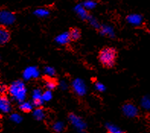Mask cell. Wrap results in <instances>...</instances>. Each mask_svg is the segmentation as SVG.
Segmentation results:
<instances>
[{
  "instance_id": "44dd1931",
  "label": "cell",
  "mask_w": 150,
  "mask_h": 133,
  "mask_svg": "<svg viewBox=\"0 0 150 133\" xmlns=\"http://www.w3.org/2000/svg\"><path fill=\"white\" fill-rule=\"evenodd\" d=\"M45 84L47 88V90H49V91H52V90H53L56 87L57 83H56L55 81L52 79V78H49V79H47V81H46Z\"/></svg>"
},
{
  "instance_id": "ffe728a7",
  "label": "cell",
  "mask_w": 150,
  "mask_h": 133,
  "mask_svg": "<svg viewBox=\"0 0 150 133\" xmlns=\"http://www.w3.org/2000/svg\"><path fill=\"white\" fill-rule=\"evenodd\" d=\"M106 128L110 133H124L117 126L111 123H107Z\"/></svg>"
},
{
  "instance_id": "5b68a950",
  "label": "cell",
  "mask_w": 150,
  "mask_h": 133,
  "mask_svg": "<svg viewBox=\"0 0 150 133\" xmlns=\"http://www.w3.org/2000/svg\"><path fill=\"white\" fill-rule=\"evenodd\" d=\"M72 88L73 91H75V93L76 94H78L79 96H83L86 94V86L85 84V82L80 78H76L72 82Z\"/></svg>"
},
{
  "instance_id": "603a6c76",
  "label": "cell",
  "mask_w": 150,
  "mask_h": 133,
  "mask_svg": "<svg viewBox=\"0 0 150 133\" xmlns=\"http://www.w3.org/2000/svg\"><path fill=\"white\" fill-rule=\"evenodd\" d=\"M53 97V94L51 91H46L45 92L42 93V100L43 101H50Z\"/></svg>"
},
{
  "instance_id": "484cf974",
  "label": "cell",
  "mask_w": 150,
  "mask_h": 133,
  "mask_svg": "<svg viewBox=\"0 0 150 133\" xmlns=\"http://www.w3.org/2000/svg\"><path fill=\"white\" fill-rule=\"evenodd\" d=\"M101 34H105V35H106V34H108V35H112V34H114V32H113L112 29L110 28V27H104L102 28V30H101Z\"/></svg>"
},
{
  "instance_id": "4316f807",
  "label": "cell",
  "mask_w": 150,
  "mask_h": 133,
  "mask_svg": "<svg viewBox=\"0 0 150 133\" xmlns=\"http://www.w3.org/2000/svg\"><path fill=\"white\" fill-rule=\"evenodd\" d=\"M95 88H96L97 91H100V92L105 91V85H104L102 83H101V82H96V83H95Z\"/></svg>"
},
{
  "instance_id": "7402d4cb",
  "label": "cell",
  "mask_w": 150,
  "mask_h": 133,
  "mask_svg": "<svg viewBox=\"0 0 150 133\" xmlns=\"http://www.w3.org/2000/svg\"><path fill=\"white\" fill-rule=\"evenodd\" d=\"M10 120L15 123H20L22 121V117L18 113H12L10 115Z\"/></svg>"
},
{
  "instance_id": "30bf717a",
  "label": "cell",
  "mask_w": 150,
  "mask_h": 133,
  "mask_svg": "<svg viewBox=\"0 0 150 133\" xmlns=\"http://www.w3.org/2000/svg\"><path fill=\"white\" fill-rule=\"evenodd\" d=\"M33 98V106L39 107L43 104V100H42V92L40 89H35L33 91L32 94Z\"/></svg>"
},
{
  "instance_id": "d6986e66",
  "label": "cell",
  "mask_w": 150,
  "mask_h": 133,
  "mask_svg": "<svg viewBox=\"0 0 150 133\" xmlns=\"http://www.w3.org/2000/svg\"><path fill=\"white\" fill-rule=\"evenodd\" d=\"M34 15L36 16H38V17L45 18L49 15L50 12L48 10L45 9V8H38V9L34 11Z\"/></svg>"
},
{
  "instance_id": "ba28073f",
  "label": "cell",
  "mask_w": 150,
  "mask_h": 133,
  "mask_svg": "<svg viewBox=\"0 0 150 133\" xmlns=\"http://www.w3.org/2000/svg\"><path fill=\"white\" fill-rule=\"evenodd\" d=\"M40 72L36 67L30 66L27 68L23 73V77L26 80H29L30 78H36L39 76Z\"/></svg>"
},
{
  "instance_id": "2e32d148",
  "label": "cell",
  "mask_w": 150,
  "mask_h": 133,
  "mask_svg": "<svg viewBox=\"0 0 150 133\" xmlns=\"http://www.w3.org/2000/svg\"><path fill=\"white\" fill-rule=\"evenodd\" d=\"M33 104L30 103V102H27V101H23L20 104V110L25 113L30 112L33 109Z\"/></svg>"
},
{
  "instance_id": "6da1fadb",
  "label": "cell",
  "mask_w": 150,
  "mask_h": 133,
  "mask_svg": "<svg viewBox=\"0 0 150 133\" xmlns=\"http://www.w3.org/2000/svg\"><path fill=\"white\" fill-rule=\"evenodd\" d=\"M8 93L15 101L19 103L25 101L27 94V90L22 81H15L8 87Z\"/></svg>"
},
{
  "instance_id": "8fae6325",
  "label": "cell",
  "mask_w": 150,
  "mask_h": 133,
  "mask_svg": "<svg viewBox=\"0 0 150 133\" xmlns=\"http://www.w3.org/2000/svg\"><path fill=\"white\" fill-rule=\"evenodd\" d=\"M10 40V33L5 27L0 26V45L7 44Z\"/></svg>"
},
{
  "instance_id": "5bb4252c",
  "label": "cell",
  "mask_w": 150,
  "mask_h": 133,
  "mask_svg": "<svg viewBox=\"0 0 150 133\" xmlns=\"http://www.w3.org/2000/svg\"><path fill=\"white\" fill-rule=\"evenodd\" d=\"M33 116H34L35 120L40 121V120H43L45 118V113L41 108L37 107L33 112Z\"/></svg>"
},
{
  "instance_id": "83f0119b",
  "label": "cell",
  "mask_w": 150,
  "mask_h": 133,
  "mask_svg": "<svg viewBox=\"0 0 150 133\" xmlns=\"http://www.w3.org/2000/svg\"><path fill=\"white\" fill-rule=\"evenodd\" d=\"M6 91H7V87H6V86L0 85V93L2 94H3L6 93Z\"/></svg>"
},
{
  "instance_id": "7a4b0ae2",
  "label": "cell",
  "mask_w": 150,
  "mask_h": 133,
  "mask_svg": "<svg viewBox=\"0 0 150 133\" xmlns=\"http://www.w3.org/2000/svg\"><path fill=\"white\" fill-rule=\"evenodd\" d=\"M117 57V52L114 48L106 47L100 52L99 60L105 67L111 68L115 64Z\"/></svg>"
},
{
  "instance_id": "3957f363",
  "label": "cell",
  "mask_w": 150,
  "mask_h": 133,
  "mask_svg": "<svg viewBox=\"0 0 150 133\" xmlns=\"http://www.w3.org/2000/svg\"><path fill=\"white\" fill-rule=\"evenodd\" d=\"M69 120L72 126L76 129V131L79 133H83L86 131V128H87V125L84 122L82 118H80L79 116H76V114H70L69 116Z\"/></svg>"
},
{
  "instance_id": "52a82bcc",
  "label": "cell",
  "mask_w": 150,
  "mask_h": 133,
  "mask_svg": "<svg viewBox=\"0 0 150 133\" xmlns=\"http://www.w3.org/2000/svg\"><path fill=\"white\" fill-rule=\"evenodd\" d=\"M11 110V103L9 100L4 95L0 96V112L4 113H9Z\"/></svg>"
},
{
  "instance_id": "8992f818",
  "label": "cell",
  "mask_w": 150,
  "mask_h": 133,
  "mask_svg": "<svg viewBox=\"0 0 150 133\" xmlns=\"http://www.w3.org/2000/svg\"><path fill=\"white\" fill-rule=\"evenodd\" d=\"M123 113L126 116L129 118H133L138 115L139 110L135 105L132 103H126L123 106Z\"/></svg>"
},
{
  "instance_id": "4fadbf2b",
  "label": "cell",
  "mask_w": 150,
  "mask_h": 133,
  "mask_svg": "<svg viewBox=\"0 0 150 133\" xmlns=\"http://www.w3.org/2000/svg\"><path fill=\"white\" fill-rule=\"evenodd\" d=\"M75 10H76V13L78 14L79 16L82 19L85 20V19L88 18V14L86 11V8H84V7L82 5H78L75 8Z\"/></svg>"
},
{
  "instance_id": "9a60e30c",
  "label": "cell",
  "mask_w": 150,
  "mask_h": 133,
  "mask_svg": "<svg viewBox=\"0 0 150 133\" xmlns=\"http://www.w3.org/2000/svg\"><path fill=\"white\" fill-rule=\"evenodd\" d=\"M69 37H70V40H79L81 37V31L79 28H72L71 29V30L69 32Z\"/></svg>"
},
{
  "instance_id": "d4e9b609",
  "label": "cell",
  "mask_w": 150,
  "mask_h": 133,
  "mask_svg": "<svg viewBox=\"0 0 150 133\" xmlns=\"http://www.w3.org/2000/svg\"><path fill=\"white\" fill-rule=\"evenodd\" d=\"M44 72L47 75H48L49 77H53V76L55 75V69L53 68V67L47 66L44 68Z\"/></svg>"
},
{
  "instance_id": "ac0fdd59",
  "label": "cell",
  "mask_w": 150,
  "mask_h": 133,
  "mask_svg": "<svg viewBox=\"0 0 150 133\" xmlns=\"http://www.w3.org/2000/svg\"><path fill=\"white\" fill-rule=\"evenodd\" d=\"M86 9H93L97 6V2L94 0H86L82 5Z\"/></svg>"
},
{
  "instance_id": "f1b7e54d",
  "label": "cell",
  "mask_w": 150,
  "mask_h": 133,
  "mask_svg": "<svg viewBox=\"0 0 150 133\" xmlns=\"http://www.w3.org/2000/svg\"><path fill=\"white\" fill-rule=\"evenodd\" d=\"M61 87H63V86H65V88H67V83L65 82H61Z\"/></svg>"
},
{
  "instance_id": "7c38bea8",
  "label": "cell",
  "mask_w": 150,
  "mask_h": 133,
  "mask_svg": "<svg viewBox=\"0 0 150 133\" xmlns=\"http://www.w3.org/2000/svg\"><path fill=\"white\" fill-rule=\"evenodd\" d=\"M55 40L57 44H60V45L68 44L71 40L70 37H69V32H64L63 34H60L56 37Z\"/></svg>"
},
{
  "instance_id": "e0dca14e",
  "label": "cell",
  "mask_w": 150,
  "mask_h": 133,
  "mask_svg": "<svg viewBox=\"0 0 150 133\" xmlns=\"http://www.w3.org/2000/svg\"><path fill=\"white\" fill-rule=\"evenodd\" d=\"M65 129V124L63 122L58 121L54 122L53 125V131L56 132H62Z\"/></svg>"
},
{
  "instance_id": "cb8c5ba5",
  "label": "cell",
  "mask_w": 150,
  "mask_h": 133,
  "mask_svg": "<svg viewBox=\"0 0 150 133\" xmlns=\"http://www.w3.org/2000/svg\"><path fill=\"white\" fill-rule=\"evenodd\" d=\"M141 104L143 108L146 109V110H149L150 107V101L149 97H144L142 99V101H141Z\"/></svg>"
},
{
  "instance_id": "9c48e42d",
  "label": "cell",
  "mask_w": 150,
  "mask_h": 133,
  "mask_svg": "<svg viewBox=\"0 0 150 133\" xmlns=\"http://www.w3.org/2000/svg\"><path fill=\"white\" fill-rule=\"evenodd\" d=\"M127 20L128 22L132 25L134 26H139L143 24V16L138 14H131V15H128L127 17Z\"/></svg>"
},
{
  "instance_id": "277c9868",
  "label": "cell",
  "mask_w": 150,
  "mask_h": 133,
  "mask_svg": "<svg viewBox=\"0 0 150 133\" xmlns=\"http://www.w3.org/2000/svg\"><path fill=\"white\" fill-rule=\"evenodd\" d=\"M15 21V16L12 12L8 10L0 11V25L2 27L9 26Z\"/></svg>"
}]
</instances>
